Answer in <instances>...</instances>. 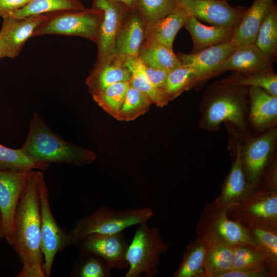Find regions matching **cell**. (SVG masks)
<instances>
[{
    "mask_svg": "<svg viewBox=\"0 0 277 277\" xmlns=\"http://www.w3.org/2000/svg\"><path fill=\"white\" fill-rule=\"evenodd\" d=\"M146 24L136 8H129L122 23L115 43L116 53L137 57L146 35Z\"/></svg>",
    "mask_w": 277,
    "mask_h": 277,
    "instance_id": "ac0fdd59",
    "label": "cell"
},
{
    "mask_svg": "<svg viewBox=\"0 0 277 277\" xmlns=\"http://www.w3.org/2000/svg\"><path fill=\"white\" fill-rule=\"evenodd\" d=\"M178 6L176 0H138V10L146 25L166 16Z\"/></svg>",
    "mask_w": 277,
    "mask_h": 277,
    "instance_id": "74e56055",
    "label": "cell"
},
{
    "mask_svg": "<svg viewBox=\"0 0 277 277\" xmlns=\"http://www.w3.org/2000/svg\"><path fill=\"white\" fill-rule=\"evenodd\" d=\"M1 221H2L1 213V211H0V229H1Z\"/></svg>",
    "mask_w": 277,
    "mask_h": 277,
    "instance_id": "f6af8a7d",
    "label": "cell"
},
{
    "mask_svg": "<svg viewBox=\"0 0 277 277\" xmlns=\"http://www.w3.org/2000/svg\"><path fill=\"white\" fill-rule=\"evenodd\" d=\"M187 13L213 26H237L247 8L232 7L221 0H176Z\"/></svg>",
    "mask_w": 277,
    "mask_h": 277,
    "instance_id": "5bb4252c",
    "label": "cell"
},
{
    "mask_svg": "<svg viewBox=\"0 0 277 277\" xmlns=\"http://www.w3.org/2000/svg\"><path fill=\"white\" fill-rule=\"evenodd\" d=\"M131 72L130 86L146 94L152 104L163 107L169 102L165 93L154 86L148 79L137 57L127 58L126 63Z\"/></svg>",
    "mask_w": 277,
    "mask_h": 277,
    "instance_id": "83f0119b",
    "label": "cell"
},
{
    "mask_svg": "<svg viewBox=\"0 0 277 277\" xmlns=\"http://www.w3.org/2000/svg\"><path fill=\"white\" fill-rule=\"evenodd\" d=\"M9 244L18 255L23 265L17 277L46 276L41 248L37 171H30L15 211L13 231Z\"/></svg>",
    "mask_w": 277,
    "mask_h": 277,
    "instance_id": "6da1fadb",
    "label": "cell"
},
{
    "mask_svg": "<svg viewBox=\"0 0 277 277\" xmlns=\"http://www.w3.org/2000/svg\"><path fill=\"white\" fill-rule=\"evenodd\" d=\"M31 0H0V16L9 17L15 11L23 8Z\"/></svg>",
    "mask_w": 277,
    "mask_h": 277,
    "instance_id": "7bdbcfd3",
    "label": "cell"
},
{
    "mask_svg": "<svg viewBox=\"0 0 277 277\" xmlns=\"http://www.w3.org/2000/svg\"><path fill=\"white\" fill-rule=\"evenodd\" d=\"M137 58L148 66L167 72L182 65L172 49L148 41L143 42Z\"/></svg>",
    "mask_w": 277,
    "mask_h": 277,
    "instance_id": "d4e9b609",
    "label": "cell"
},
{
    "mask_svg": "<svg viewBox=\"0 0 277 277\" xmlns=\"http://www.w3.org/2000/svg\"><path fill=\"white\" fill-rule=\"evenodd\" d=\"M92 8L100 9L102 15L99 23L96 44V63L116 53L115 43L123 19L130 8L117 0H92Z\"/></svg>",
    "mask_w": 277,
    "mask_h": 277,
    "instance_id": "8fae6325",
    "label": "cell"
},
{
    "mask_svg": "<svg viewBox=\"0 0 277 277\" xmlns=\"http://www.w3.org/2000/svg\"><path fill=\"white\" fill-rule=\"evenodd\" d=\"M85 8L81 0H31L9 17L21 18L33 15L60 11H78Z\"/></svg>",
    "mask_w": 277,
    "mask_h": 277,
    "instance_id": "f1b7e54d",
    "label": "cell"
},
{
    "mask_svg": "<svg viewBox=\"0 0 277 277\" xmlns=\"http://www.w3.org/2000/svg\"><path fill=\"white\" fill-rule=\"evenodd\" d=\"M249 87L216 81L206 89L201 102L200 127L208 131L219 130L222 123L230 124L247 137L246 114Z\"/></svg>",
    "mask_w": 277,
    "mask_h": 277,
    "instance_id": "7a4b0ae2",
    "label": "cell"
},
{
    "mask_svg": "<svg viewBox=\"0 0 277 277\" xmlns=\"http://www.w3.org/2000/svg\"><path fill=\"white\" fill-rule=\"evenodd\" d=\"M256 243V250L263 256L267 268L277 276V228L257 225L247 226Z\"/></svg>",
    "mask_w": 277,
    "mask_h": 277,
    "instance_id": "4316f807",
    "label": "cell"
},
{
    "mask_svg": "<svg viewBox=\"0 0 277 277\" xmlns=\"http://www.w3.org/2000/svg\"><path fill=\"white\" fill-rule=\"evenodd\" d=\"M221 81L233 85L260 87L268 93L277 96V75L274 71L267 73L234 71Z\"/></svg>",
    "mask_w": 277,
    "mask_h": 277,
    "instance_id": "f546056e",
    "label": "cell"
},
{
    "mask_svg": "<svg viewBox=\"0 0 277 277\" xmlns=\"http://www.w3.org/2000/svg\"><path fill=\"white\" fill-rule=\"evenodd\" d=\"M264 269H268L263 256L256 250L245 245L233 247L230 269L254 270Z\"/></svg>",
    "mask_w": 277,
    "mask_h": 277,
    "instance_id": "8d00e7d4",
    "label": "cell"
},
{
    "mask_svg": "<svg viewBox=\"0 0 277 277\" xmlns=\"http://www.w3.org/2000/svg\"><path fill=\"white\" fill-rule=\"evenodd\" d=\"M147 222L139 224L132 240L129 244L126 259L129 269L125 277H153L158 272L160 256L169 245L162 240L159 229L150 227Z\"/></svg>",
    "mask_w": 277,
    "mask_h": 277,
    "instance_id": "8992f818",
    "label": "cell"
},
{
    "mask_svg": "<svg viewBox=\"0 0 277 277\" xmlns=\"http://www.w3.org/2000/svg\"><path fill=\"white\" fill-rule=\"evenodd\" d=\"M151 104L146 94L130 86L116 119L126 122L135 120L146 113Z\"/></svg>",
    "mask_w": 277,
    "mask_h": 277,
    "instance_id": "e575fe53",
    "label": "cell"
},
{
    "mask_svg": "<svg viewBox=\"0 0 277 277\" xmlns=\"http://www.w3.org/2000/svg\"><path fill=\"white\" fill-rule=\"evenodd\" d=\"M229 207L215 201L205 205L196 226V238L209 243L233 247L245 245L256 250V243L249 228L228 216Z\"/></svg>",
    "mask_w": 277,
    "mask_h": 277,
    "instance_id": "277c9868",
    "label": "cell"
},
{
    "mask_svg": "<svg viewBox=\"0 0 277 277\" xmlns=\"http://www.w3.org/2000/svg\"><path fill=\"white\" fill-rule=\"evenodd\" d=\"M30 170L0 169V238L11 240L15 211Z\"/></svg>",
    "mask_w": 277,
    "mask_h": 277,
    "instance_id": "7c38bea8",
    "label": "cell"
},
{
    "mask_svg": "<svg viewBox=\"0 0 277 277\" xmlns=\"http://www.w3.org/2000/svg\"><path fill=\"white\" fill-rule=\"evenodd\" d=\"M74 245L83 253L101 257L111 268L124 269L129 266L126 259L129 243L123 231L114 234H91Z\"/></svg>",
    "mask_w": 277,
    "mask_h": 277,
    "instance_id": "4fadbf2b",
    "label": "cell"
},
{
    "mask_svg": "<svg viewBox=\"0 0 277 277\" xmlns=\"http://www.w3.org/2000/svg\"><path fill=\"white\" fill-rule=\"evenodd\" d=\"M231 220L246 226L257 225L277 228V191L258 189L228 208Z\"/></svg>",
    "mask_w": 277,
    "mask_h": 277,
    "instance_id": "9c48e42d",
    "label": "cell"
},
{
    "mask_svg": "<svg viewBox=\"0 0 277 277\" xmlns=\"http://www.w3.org/2000/svg\"><path fill=\"white\" fill-rule=\"evenodd\" d=\"M236 48L229 41L196 53H179L177 56L182 65L195 70L198 85L216 75L219 67Z\"/></svg>",
    "mask_w": 277,
    "mask_h": 277,
    "instance_id": "2e32d148",
    "label": "cell"
},
{
    "mask_svg": "<svg viewBox=\"0 0 277 277\" xmlns=\"http://www.w3.org/2000/svg\"><path fill=\"white\" fill-rule=\"evenodd\" d=\"M102 11L93 8L53 12L34 30L31 37L60 34L86 38L96 43Z\"/></svg>",
    "mask_w": 277,
    "mask_h": 277,
    "instance_id": "52a82bcc",
    "label": "cell"
},
{
    "mask_svg": "<svg viewBox=\"0 0 277 277\" xmlns=\"http://www.w3.org/2000/svg\"><path fill=\"white\" fill-rule=\"evenodd\" d=\"M52 13L33 15L21 18L12 17L3 18L0 30V41L4 57L17 56L25 42L32 37L36 28Z\"/></svg>",
    "mask_w": 277,
    "mask_h": 277,
    "instance_id": "9a60e30c",
    "label": "cell"
},
{
    "mask_svg": "<svg viewBox=\"0 0 277 277\" xmlns=\"http://www.w3.org/2000/svg\"><path fill=\"white\" fill-rule=\"evenodd\" d=\"M189 14L180 6L166 16L146 25L144 41L154 42L173 49L176 35L184 27Z\"/></svg>",
    "mask_w": 277,
    "mask_h": 277,
    "instance_id": "cb8c5ba5",
    "label": "cell"
},
{
    "mask_svg": "<svg viewBox=\"0 0 277 277\" xmlns=\"http://www.w3.org/2000/svg\"><path fill=\"white\" fill-rule=\"evenodd\" d=\"M21 148L35 161L49 164L58 163L81 166L92 162L96 157L93 151L61 137L37 113L32 117L28 135Z\"/></svg>",
    "mask_w": 277,
    "mask_h": 277,
    "instance_id": "3957f363",
    "label": "cell"
},
{
    "mask_svg": "<svg viewBox=\"0 0 277 277\" xmlns=\"http://www.w3.org/2000/svg\"><path fill=\"white\" fill-rule=\"evenodd\" d=\"M184 27L190 33L192 42V53L200 52L210 47L231 41L236 28L207 26L195 17L189 15Z\"/></svg>",
    "mask_w": 277,
    "mask_h": 277,
    "instance_id": "603a6c76",
    "label": "cell"
},
{
    "mask_svg": "<svg viewBox=\"0 0 277 277\" xmlns=\"http://www.w3.org/2000/svg\"><path fill=\"white\" fill-rule=\"evenodd\" d=\"M210 243L197 238L190 242L184 252L182 261L174 277H203L204 263Z\"/></svg>",
    "mask_w": 277,
    "mask_h": 277,
    "instance_id": "484cf974",
    "label": "cell"
},
{
    "mask_svg": "<svg viewBox=\"0 0 277 277\" xmlns=\"http://www.w3.org/2000/svg\"><path fill=\"white\" fill-rule=\"evenodd\" d=\"M123 3L130 8H136L138 0H117Z\"/></svg>",
    "mask_w": 277,
    "mask_h": 277,
    "instance_id": "ee69618b",
    "label": "cell"
},
{
    "mask_svg": "<svg viewBox=\"0 0 277 277\" xmlns=\"http://www.w3.org/2000/svg\"><path fill=\"white\" fill-rule=\"evenodd\" d=\"M129 87V82L117 83L92 96L99 106L116 118Z\"/></svg>",
    "mask_w": 277,
    "mask_h": 277,
    "instance_id": "d590c367",
    "label": "cell"
},
{
    "mask_svg": "<svg viewBox=\"0 0 277 277\" xmlns=\"http://www.w3.org/2000/svg\"><path fill=\"white\" fill-rule=\"evenodd\" d=\"M249 119L254 129L266 131L277 122V96L257 87H249Z\"/></svg>",
    "mask_w": 277,
    "mask_h": 277,
    "instance_id": "7402d4cb",
    "label": "cell"
},
{
    "mask_svg": "<svg viewBox=\"0 0 277 277\" xmlns=\"http://www.w3.org/2000/svg\"><path fill=\"white\" fill-rule=\"evenodd\" d=\"M271 60L255 44L237 48L219 67L216 74L227 70L236 72H273Z\"/></svg>",
    "mask_w": 277,
    "mask_h": 277,
    "instance_id": "d6986e66",
    "label": "cell"
},
{
    "mask_svg": "<svg viewBox=\"0 0 277 277\" xmlns=\"http://www.w3.org/2000/svg\"><path fill=\"white\" fill-rule=\"evenodd\" d=\"M140 63L141 68L152 84L165 93L164 86L168 72L148 66L143 64L141 61Z\"/></svg>",
    "mask_w": 277,
    "mask_h": 277,
    "instance_id": "60d3db41",
    "label": "cell"
},
{
    "mask_svg": "<svg viewBox=\"0 0 277 277\" xmlns=\"http://www.w3.org/2000/svg\"><path fill=\"white\" fill-rule=\"evenodd\" d=\"M49 164L35 161L21 148L12 149L0 145V169L10 170H45Z\"/></svg>",
    "mask_w": 277,
    "mask_h": 277,
    "instance_id": "d6a6232c",
    "label": "cell"
},
{
    "mask_svg": "<svg viewBox=\"0 0 277 277\" xmlns=\"http://www.w3.org/2000/svg\"><path fill=\"white\" fill-rule=\"evenodd\" d=\"M216 277H275L268 269L254 270L229 269L217 274Z\"/></svg>",
    "mask_w": 277,
    "mask_h": 277,
    "instance_id": "b9f144b4",
    "label": "cell"
},
{
    "mask_svg": "<svg viewBox=\"0 0 277 277\" xmlns=\"http://www.w3.org/2000/svg\"><path fill=\"white\" fill-rule=\"evenodd\" d=\"M277 130L274 127L258 136L248 138L242 145V160L245 175L253 190L257 188L262 173L274 157Z\"/></svg>",
    "mask_w": 277,
    "mask_h": 277,
    "instance_id": "30bf717a",
    "label": "cell"
},
{
    "mask_svg": "<svg viewBox=\"0 0 277 277\" xmlns=\"http://www.w3.org/2000/svg\"><path fill=\"white\" fill-rule=\"evenodd\" d=\"M83 262L79 271L81 277H110L111 276V268L101 257L91 253Z\"/></svg>",
    "mask_w": 277,
    "mask_h": 277,
    "instance_id": "f35d334b",
    "label": "cell"
},
{
    "mask_svg": "<svg viewBox=\"0 0 277 277\" xmlns=\"http://www.w3.org/2000/svg\"><path fill=\"white\" fill-rule=\"evenodd\" d=\"M273 4V0H254L247 9L231 40L236 48L254 44L259 29Z\"/></svg>",
    "mask_w": 277,
    "mask_h": 277,
    "instance_id": "44dd1931",
    "label": "cell"
},
{
    "mask_svg": "<svg viewBox=\"0 0 277 277\" xmlns=\"http://www.w3.org/2000/svg\"><path fill=\"white\" fill-rule=\"evenodd\" d=\"M154 216L149 208L117 210L102 206L92 214L77 220L70 231L71 244L93 233L114 234L147 222Z\"/></svg>",
    "mask_w": 277,
    "mask_h": 277,
    "instance_id": "5b68a950",
    "label": "cell"
},
{
    "mask_svg": "<svg viewBox=\"0 0 277 277\" xmlns=\"http://www.w3.org/2000/svg\"><path fill=\"white\" fill-rule=\"evenodd\" d=\"M233 247L220 243H210L205 263L203 277H216L230 269Z\"/></svg>",
    "mask_w": 277,
    "mask_h": 277,
    "instance_id": "1f68e13d",
    "label": "cell"
},
{
    "mask_svg": "<svg viewBox=\"0 0 277 277\" xmlns=\"http://www.w3.org/2000/svg\"><path fill=\"white\" fill-rule=\"evenodd\" d=\"M257 188L277 191V164L275 156L262 173Z\"/></svg>",
    "mask_w": 277,
    "mask_h": 277,
    "instance_id": "ab89813d",
    "label": "cell"
},
{
    "mask_svg": "<svg viewBox=\"0 0 277 277\" xmlns=\"http://www.w3.org/2000/svg\"><path fill=\"white\" fill-rule=\"evenodd\" d=\"M221 1H224V2H227L229 0H221Z\"/></svg>",
    "mask_w": 277,
    "mask_h": 277,
    "instance_id": "bcb514c9",
    "label": "cell"
},
{
    "mask_svg": "<svg viewBox=\"0 0 277 277\" xmlns=\"http://www.w3.org/2000/svg\"><path fill=\"white\" fill-rule=\"evenodd\" d=\"M254 44L273 61L277 49V9L274 4L261 26Z\"/></svg>",
    "mask_w": 277,
    "mask_h": 277,
    "instance_id": "836d02e7",
    "label": "cell"
},
{
    "mask_svg": "<svg viewBox=\"0 0 277 277\" xmlns=\"http://www.w3.org/2000/svg\"><path fill=\"white\" fill-rule=\"evenodd\" d=\"M246 180L242 160V145L236 147L234 161L214 201L223 206H230L253 191Z\"/></svg>",
    "mask_w": 277,
    "mask_h": 277,
    "instance_id": "ffe728a7",
    "label": "cell"
},
{
    "mask_svg": "<svg viewBox=\"0 0 277 277\" xmlns=\"http://www.w3.org/2000/svg\"><path fill=\"white\" fill-rule=\"evenodd\" d=\"M196 85L195 70L190 67L182 65L167 73L164 90L169 101L170 102L184 92Z\"/></svg>",
    "mask_w": 277,
    "mask_h": 277,
    "instance_id": "4dcf8cb0",
    "label": "cell"
},
{
    "mask_svg": "<svg viewBox=\"0 0 277 277\" xmlns=\"http://www.w3.org/2000/svg\"><path fill=\"white\" fill-rule=\"evenodd\" d=\"M127 58L117 53L95 63L86 83L91 95L120 82H130L131 72L126 63Z\"/></svg>",
    "mask_w": 277,
    "mask_h": 277,
    "instance_id": "e0dca14e",
    "label": "cell"
},
{
    "mask_svg": "<svg viewBox=\"0 0 277 277\" xmlns=\"http://www.w3.org/2000/svg\"><path fill=\"white\" fill-rule=\"evenodd\" d=\"M37 186L41 212V248L46 276L51 275L56 254L71 244L70 232H66L56 223L50 208L48 189L43 174L37 171Z\"/></svg>",
    "mask_w": 277,
    "mask_h": 277,
    "instance_id": "ba28073f",
    "label": "cell"
}]
</instances>
